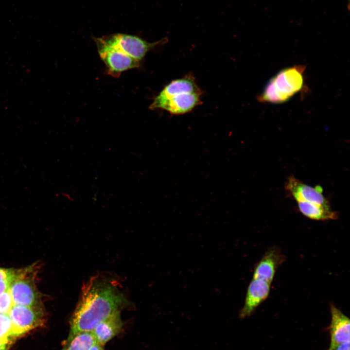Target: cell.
<instances>
[{
    "label": "cell",
    "instance_id": "8",
    "mask_svg": "<svg viewBox=\"0 0 350 350\" xmlns=\"http://www.w3.org/2000/svg\"><path fill=\"white\" fill-rule=\"evenodd\" d=\"M285 189L297 202H307L331 207L329 202L323 194L320 185L312 187L307 185L293 175L288 177Z\"/></svg>",
    "mask_w": 350,
    "mask_h": 350
},
{
    "label": "cell",
    "instance_id": "4",
    "mask_svg": "<svg viewBox=\"0 0 350 350\" xmlns=\"http://www.w3.org/2000/svg\"><path fill=\"white\" fill-rule=\"evenodd\" d=\"M95 42L100 57L112 76L118 77L122 72L140 66V62L123 53L103 36L95 38Z\"/></svg>",
    "mask_w": 350,
    "mask_h": 350
},
{
    "label": "cell",
    "instance_id": "9",
    "mask_svg": "<svg viewBox=\"0 0 350 350\" xmlns=\"http://www.w3.org/2000/svg\"><path fill=\"white\" fill-rule=\"evenodd\" d=\"M271 283L263 280L253 279L247 289L244 305L239 313L241 319L246 318L255 311L268 297Z\"/></svg>",
    "mask_w": 350,
    "mask_h": 350
},
{
    "label": "cell",
    "instance_id": "18",
    "mask_svg": "<svg viewBox=\"0 0 350 350\" xmlns=\"http://www.w3.org/2000/svg\"><path fill=\"white\" fill-rule=\"evenodd\" d=\"M11 280L0 279V295L8 291Z\"/></svg>",
    "mask_w": 350,
    "mask_h": 350
},
{
    "label": "cell",
    "instance_id": "10",
    "mask_svg": "<svg viewBox=\"0 0 350 350\" xmlns=\"http://www.w3.org/2000/svg\"><path fill=\"white\" fill-rule=\"evenodd\" d=\"M285 256L280 248H269L256 264L253 278L263 280L271 283L277 269L283 263Z\"/></svg>",
    "mask_w": 350,
    "mask_h": 350
},
{
    "label": "cell",
    "instance_id": "13",
    "mask_svg": "<svg viewBox=\"0 0 350 350\" xmlns=\"http://www.w3.org/2000/svg\"><path fill=\"white\" fill-rule=\"evenodd\" d=\"M297 203L300 212L311 219L325 221L338 218V213L332 210L331 207L307 202H298Z\"/></svg>",
    "mask_w": 350,
    "mask_h": 350
},
{
    "label": "cell",
    "instance_id": "11",
    "mask_svg": "<svg viewBox=\"0 0 350 350\" xmlns=\"http://www.w3.org/2000/svg\"><path fill=\"white\" fill-rule=\"evenodd\" d=\"M331 322L328 328L330 335L329 348L350 342L349 318L333 304L330 305Z\"/></svg>",
    "mask_w": 350,
    "mask_h": 350
},
{
    "label": "cell",
    "instance_id": "6",
    "mask_svg": "<svg viewBox=\"0 0 350 350\" xmlns=\"http://www.w3.org/2000/svg\"><path fill=\"white\" fill-rule=\"evenodd\" d=\"M201 94L178 90L162 97L156 96L150 108L164 109L175 115L183 114L201 104Z\"/></svg>",
    "mask_w": 350,
    "mask_h": 350
},
{
    "label": "cell",
    "instance_id": "1",
    "mask_svg": "<svg viewBox=\"0 0 350 350\" xmlns=\"http://www.w3.org/2000/svg\"><path fill=\"white\" fill-rule=\"evenodd\" d=\"M128 303L116 279L104 275L91 277L82 288L68 339L82 332H92L98 324Z\"/></svg>",
    "mask_w": 350,
    "mask_h": 350
},
{
    "label": "cell",
    "instance_id": "15",
    "mask_svg": "<svg viewBox=\"0 0 350 350\" xmlns=\"http://www.w3.org/2000/svg\"><path fill=\"white\" fill-rule=\"evenodd\" d=\"M13 337V326L9 315L0 314V340H11Z\"/></svg>",
    "mask_w": 350,
    "mask_h": 350
},
{
    "label": "cell",
    "instance_id": "20",
    "mask_svg": "<svg viewBox=\"0 0 350 350\" xmlns=\"http://www.w3.org/2000/svg\"><path fill=\"white\" fill-rule=\"evenodd\" d=\"M11 343V340H0V350H8Z\"/></svg>",
    "mask_w": 350,
    "mask_h": 350
},
{
    "label": "cell",
    "instance_id": "3",
    "mask_svg": "<svg viewBox=\"0 0 350 350\" xmlns=\"http://www.w3.org/2000/svg\"><path fill=\"white\" fill-rule=\"evenodd\" d=\"M35 268L31 266L15 270L8 290L14 304L30 306L39 305V295L35 283Z\"/></svg>",
    "mask_w": 350,
    "mask_h": 350
},
{
    "label": "cell",
    "instance_id": "17",
    "mask_svg": "<svg viewBox=\"0 0 350 350\" xmlns=\"http://www.w3.org/2000/svg\"><path fill=\"white\" fill-rule=\"evenodd\" d=\"M15 270L0 268V279L11 280L14 274Z\"/></svg>",
    "mask_w": 350,
    "mask_h": 350
},
{
    "label": "cell",
    "instance_id": "21",
    "mask_svg": "<svg viewBox=\"0 0 350 350\" xmlns=\"http://www.w3.org/2000/svg\"><path fill=\"white\" fill-rule=\"evenodd\" d=\"M89 350H104L102 345L97 343L93 345Z\"/></svg>",
    "mask_w": 350,
    "mask_h": 350
},
{
    "label": "cell",
    "instance_id": "12",
    "mask_svg": "<svg viewBox=\"0 0 350 350\" xmlns=\"http://www.w3.org/2000/svg\"><path fill=\"white\" fill-rule=\"evenodd\" d=\"M122 326L121 311H118L98 324L92 332L97 342L103 345L120 332Z\"/></svg>",
    "mask_w": 350,
    "mask_h": 350
},
{
    "label": "cell",
    "instance_id": "19",
    "mask_svg": "<svg viewBox=\"0 0 350 350\" xmlns=\"http://www.w3.org/2000/svg\"><path fill=\"white\" fill-rule=\"evenodd\" d=\"M327 350H350V342L339 344L332 348H328Z\"/></svg>",
    "mask_w": 350,
    "mask_h": 350
},
{
    "label": "cell",
    "instance_id": "7",
    "mask_svg": "<svg viewBox=\"0 0 350 350\" xmlns=\"http://www.w3.org/2000/svg\"><path fill=\"white\" fill-rule=\"evenodd\" d=\"M13 326L15 337L19 336L44 323V311L39 305H14L8 314Z\"/></svg>",
    "mask_w": 350,
    "mask_h": 350
},
{
    "label": "cell",
    "instance_id": "5",
    "mask_svg": "<svg viewBox=\"0 0 350 350\" xmlns=\"http://www.w3.org/2000/svg\"><path fill=\"white\" fill-rule=\"evenodd\" d=\"M103 36L124 54L140 63L149 51L165 43L168 40L164 38L156 42H149L137 36L121 33Z\"/></svg>",
    "mask_w": 350,
    "mask_h": 350
},
{
    "label": "cell",
    "instance_id": "2",
    "mask_svg": "<svg viewBox=\"0 0 350 350\" xmlns=\"http://www.w3.org/2000/svg\"><path fill=\"white\" fill-rule=\"evenodd\" d=\"M305 67L283 69L271 78L258 97L261 102L281 104L288 101L303 88Z\"/></svg>",
    "mask_w": 350,
    "mask_h": 350
},
{
    "label": "cell",
    "instance_id": "16",
    "mask_svg": "<svg viewBox=\"0 0 350 350\" xmlns=\"http://www.w3.org/2000/svg\"><path fill=\"white\" fill-rule=\"evenodd\" d=\"M14 305L9 290L0 295V314H8Z\"/></svg>",
    "mask_w": 350,
    "mask_h": 350
},
{
    "label": "cell",
    "instance_id": "14",
    "mask_svg": "<svg viewBox=\"0 0 350 350\" xmlns=\"http://www.w3.org/2000/svg\"><path fill=\"white\" fill-rule=\"evenodd\" d=\"M96 338L92 332H82L68 339L64 350H89L97 343Z\"/></svg>",
    "mask_w": 350,
    "mask_h": 350
}]
</instances>
